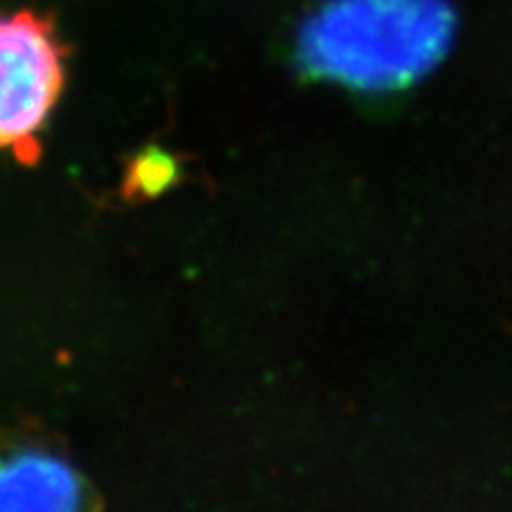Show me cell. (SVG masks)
<instances>
[{
	"mask_svg": "<svg viewBox=\"0 0 512 512\" xmlns=\"http://www.w3.org/2000/svg\"><path fill=\"white\" fill-rule=\"evenodd\" d=\"M453 34L446 0H328L306 19L299 60L351 91H406L444 60Z\"/></svg>",
	"mask_w": 512,
	"mask_h": 512,
	"instance_id": "cell-1",
	"label": "cell"
},
{
	"mask_svg": "<svg viewBox=\"0 0 512 512\" xmlns=\"http://www.w3.org/2000/svg\"><path fill=\"white\" fill-rule=\"evenodd\" d=\"M62 88V55L31 15L0 17V150L29 145L43 131Z\"/></svg>",
	"mask_w": 512,
	"mask_h": 512,
	"instance_id": "cell-2",
	"label": "cell"
},
{
	"mask_svg": "<svg viewBox=\"0 0 512 512\" xmlns=\"http://www.w3.org/2000/svg\"><path fill=\"white\" fill-rule=\"evenodd\" d=\"M81 477L67 460L43 448L0 453V510L64 512L83 503Z\"/></svg>",
	"mask_w": 512,
	"mask_h": 512,
	"instance_id": "cell-3",
	"label": "cell"
}]
</instances>
